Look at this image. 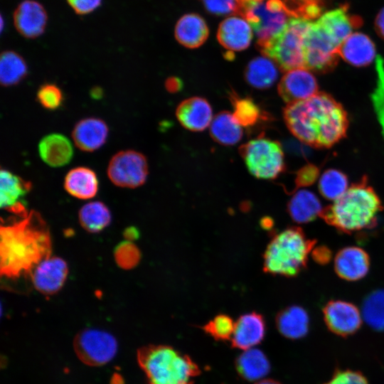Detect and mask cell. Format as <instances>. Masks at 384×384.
<instances>
[{"mask_svg": "<svg viewBox=\"0 0 384 384\" xmlns=\"http://www.w3.org/2000/svg\"><path fill=\"white\" fill-rule=\"evenodd\" d=\"M51 236L39 213L27 216L0 229L1 276L16 279L31 273L41 261L50 257Z\"/></svg>", "mask_w": 384, "mask_h": 384, "instance_id": "obj_1", "label": "cell"}, {"mask_svg": "<svg viewBox=\"0 0 384 384\" xmlns=\"http://www.w3.org/2000/svg\"><path fill=\"white\" fill-rule=\"evenodd\" d=\"M284 119L294 137L317 148H329L337 143L345 137L348 126L343 106L325 92L287 104Z\"/></svg>", "mask_w": 384, "mask_h": 384, "instance_id": "obj_2", "label": "cell"}, {"mask_svg": "<svg viewBox=\"0 0 384 384\" xmlns=\"http://www.w3.org/2000/svg\"><path fill=\"white\" fill-rule=\"evenodd\" d=\"M381 208L378 196L364 178L324 208L321 217L338 230L351 233L373 227Z\"/></svg>", "mask_w": 384, "mask_h": 384, "instance_id": "obj_3", "label": "cell"}, {"mask_svg": "<svg viewBox=\"0 0 384 384\" xmlns=\"http://www.w3.org/2000/svg\"><path fill=\"white\" fill-rule=\"evenodd\" d=\"M137 361L149 384H193L201 373L189 356L167 345L142 347Z\"/></svg>", "mask_w": 384, "mask_h": 384, "instance_id": "obj_4", "label": "cell"}, {"mask_svg": "<svg viewBox=\"0 0 384 384\" xmlns=\"http://www.w3.org/2000/svg\"><path fill=\"white\" fill-rule=\"evenodd\" d=\"M314 244L299 228L279 232L267 245L264 254V271L287 277L297 275L305 267Z\"/></svg>", "mask_w": 384, "mask_h": 384, "instance_id": "obj_5", "label": "cell"}, {"mask_svg": "<svg viewBox=\"0 0 384 384\" xmlns=\"http://www.w3.org/2000/svg\"><path fill=\"white\" fill-rule=\"evenodd\" d=\"M311 23L304 18H291L260 51L272 59L283 71L305 68L304 38Z\"/></svg>", "mask_w": 384, "mask_h": 384, "instance_id": "obj_6", "label": "cell"}, {"mask_svg": "<svg viewBox=\"0 0 384 384\" xmlns=\"http://www.w3.org/2000/svg\"><path fill=\"white\" fill-rule=\"evenodd\" d=\"M240 154L250 173L257 178H276L285 168L281 144L263 135L252 139L240 149Z\"/></svg>", "mask_w": 384, "mask_h": 384, "instance_id": "obj_7", "label": "cell"}, {"mask_svg": "<svg viewBox=\"0 0 384 384\" xmlns=\"http://www.w3.org/2000/svg\"><path fill=\"white\" fill-rule=\"evenodd\" d=\"M339 46L317 23H311L304 38L305 68L317 73L332 70L338 63Z\"/></svg>", "mask_w": 384, "mask_h": 384, "instance_id": "obj_8", "label": "cell"}, {"mask_svg": "<svg viewBox=\"0 0 384 384\" xmlns=\"http://www.w3.org/2000/svg\"><path fill=\"white\" fill-rule=\"evenodd\" d=\"M146 156L132 149L117 152L110 160L107 176L117 186L135 188L142 186L148 176Z\"/></svg>", "mask_w": 384, "mask_h": 384, "instance_id": "obj_9", "label": "cell"}, {"mask_svg": "<svg viewBox=\"0 0 384 384\" xmlns=\"http://www.w3.org/2000/svg\"><path fill=\"white\" fill-rule=\"evenodd\" d=\"M74 349L83 363L98 366L110 362L114 357L117 351V342L107 331L86 329L76 335Z\"/></svg>", "mask_w": 384, "mask_h": 384, "instance_id": "obj_10", "label": "cell"}, {"mask_svg": "<svg viewBox=\"0 0 384 384\" xmlns=\"http://www.w3.org/2000/svg\"><path fill=\"white\" fill-rule=\"evenodd\" d=\"M323 314L329 330L341 337L354 334L362 324L361 311L354 304L348 302L330 301L323 309Z\"/></svg>", "mask_w": 384, "mask_h": 384, "instance_id": "obj_11", "label": "cell"}, {"mask_svg": "<svg viewBox=\"0 0 384 384\" xmlns=\"http://www.w3.org/2000/svg\"><path fill=\"white\" fill-rule=\"evenodd\" d=\"M31 183L11 171L1 169L0 172L1 208L21 218L27 216L25 196L31 189Z\"/></svg>", "mask_w": 384, "mask_h": 384, "instance_id": "obj_12", "label": "cell"}, {"mask_svg": "<svg viewBox=\"0 0 384 384\" xmlns=\"http://www.w3.org/2000/svg\"><path fill=\"white\" fill-rule=\"evenodd\" d=\"M279 96L287 104L305 100L318 92L315 77L306 68L288 70L278 85Z\"/></svg>", "mask_w": 384, "mask_h": 384, "instance_id": "obj_13", "label": "cell"}, {"mask_svg": "<svg viewBox=\"0 0 384 384\" xmlns=\"http://www.w3.org/2000/svg\"><path fill=\"white\" fill-rule=\"evenodd\" d=\"M31 279L36 289L45 295L58 292L68 274L66 262L58 257H50L41 261L32 271Z\"/></svg>", "mask_w": 384, "mask_h": 384, "instance_id": "obj_14", "label": "cell"}, {"mask_svg": "<svg viewBox=\"0 0 384 384\" xmlns=\"http://www.w3.org/2000/svg\"><path fill=\"white\" fill-rule=\"evenodd\" d=\"M48 15L41 4L34 0L21 2L14 13V23L17 31L27 38H35L45 31Z\"/></svg>", "mask_w": 384, "mask_h": 384, "instance_id": "obj_15", "label": "cell"}, {"mask_svg": "<svg viewBox=\"0 0 384 384\" xmlns=\"http://www.w3.org/2000/svg\"><path fill=\"white\" fill-rule=\"evenodd\" d=\"M265 327V319L259 313L252 311L240 316L235 323L232 347L243 351L254 348L263 340Z\"/></svg>", "mask_w": 384, "mask_h": 384, "instance_id": "obj_16", "label": "cell"}, {"mask_svg": "<svg viewBox=\"0 0 384 384\" xmlns=\"http://www.w3.org/2000/svg\"><path fill=\"white\" fill-rule=\"evenodd\" d=\"M108 134L109 128L107 123L100 118L91 117L78 122L71 136L79 149L92 152L105 144Z\"/></svg>", "mask_w": 384, "mask_h": 384, "instance_id": "obj_17", "label": "cell"}, {"mask_svg": "<svg viewBox=\"0 0 384 384\" xmlns=\"http://www.w3.org/2000/svg\"><path fill=\"white\" fill-rule=\"evenodd\" d=\"M176 114L181 124L193 132L204 130L213 120L210 105L201 97H192L182 101L176 108Z\"/></svg>", "mask_w": 384, "mask_h": 384, "instance_id": "obj_18", "label": "cell"}, {"mask_svg": "<svg viewBox=\"0 0 384 384\" xmlns=\"http://www.w3.org/2000/svg\"><path fill=\"white\" fill-rule=\"evenodd\" d=\"M338 46L352 34L354 28L362 25L358 16L348 12L347 6L329 11L324 14L316 21Z\"/></svg>", "mask_w": 384, "mask_h": 384, "instance_id": "obj_19", "label": "cell"}, {"mask_svg": "<svg viewBox=\"0 0 384 384\" xmlns=\"http://www.w3.org/2000/svg\"><path fill=\"white\" fill-rule=\"evenodd\" d=\"M369 257L358 247L341 249L334 259L336 274L343 279L356 281L364 277L369 270Z\"/></svg>", "mask_w": 384, "mask_h": 384, "instance_id": "obj_20", "label": "cell"}, {"mask_svg": "<svg viewBox=\"0 0 384 384\" xmlns=\"http://www.w3.org/2000/svg\"><path fill=\"white\" fill-rule=\"evenodd\" d=\"M250 23L243 18L231 16L219 26L217 38L220 45L230 51H240L250 46L252 32Z\"/></svg>", "mask_w": 384, "mask_h": 384, "instance_id": "obj_21", "label": "cell"}, {"mask_svg": "<svg viewBox=\"0 0 384 384\" xmlns=\"http://www.w3.org/2000/svg\"><path fill=\"white\" fill-rule=\"evenodd\" d=\"M338 55L348 63L363 67L375 58L376 49L373 41L366 34L353 33L340 46Z\"/></svg>", "mask_w": 384, "mask_h": 384, "instance_id": "obj_22", "label": "cell"}, {"mask_svg": "<svg viewBox=\"0 0 384 384\" xmlns=\"http://www.w3.org/2000/svg\"><path fill=\"white\" fill-rule=\"evenodd\" d=\"M42 161L51 167H61L69 164L73 157V147L65 135L52 133L43 137L38 146Z\"/></svg>", "mask_w": 384, "mask_h": 384, "instance_id": "obj_23", "label": "cell"}, {"mask_svg": "<svg viewBox=\"0 0 384 384\" xmlns=\"http://www.w3.org/2000/svg\"><path fill=\"white\" fill-rule=\"evenodd\" d=\"M63 185L70 196L83 200L93 198L99 188L96 173L86 166L70 169L65 176Z\"/></svg>", "mask_w": 384, "mask_h": 384, "instance_id": "obj_24", "label": "cell"}, {"mask_svg": "<svg viewBox=\"0 0 384 384\" xmlns=\"http://www.w3.org/2000/svg\"><path fill=\"white\" fill-rule=\"evenodd\" d=\"M276 326L284 337L291 340L300 339L309 332V316L302 306H290L278 313Z\"/></svg>", "mask_w": 384, "mask_h": 384, "instance_id": "obj_25", "label": "cell"}, {"mask_svg": "<svg viewBox=\"0 0 384 384\" xmlns=\"http://www.w3.org/2000/svg\"><path fill=\"white\" fill-rule=\"evenodd\" d=\"M208 33L203 18L195 14L183 16L175 27L176 39L188 48H196L203 44L208 37Z\"/></svg>", "mask_w": 384, "mask_h": 384, "instance_id": "obj_26", "label": "cell"}, {"mask_svg": "<svg viewBox=\"0 0 384 384\" xmlns=\"http://www.w3.org/2000/svg\"><path fill=\"white\" fill-rule=\"evenodd\" d=\"M238 375L247 381L262 380L270 370V363L266 355L258 348L244 351L235 360Z\"/></svg>", "mask_w": 384, "mask_h": 384, "instance_id": "obj_27", "label": "cell"}, {"mask_svg": "<svg viewBox=\"0 0 384 384\" xmlns=\"http://www.w3.org/2000/svg\"><path fill=\"white\" fill-rule=\"evenodd\" d=\"M287 209L292 219L298 223H309L321 216L324 210L316 195L306 189L299 190L293 195Z\"/></svg>", "mask_w": 384, "mask_h": 384, "instance_id": "obj_28", "label": "cell"}, {"mask_svg": "<svg viewBox=\"0 0 384 384\" xmlns=\"http://www.w3.org/2000/svg\"><path fill=\"white\" fill-rule=\"evenodd\" d=\"M267 56L257 57L251 60L245 70L247 82L257 89L270 87L278 77L277 65Z\"/></svg>", "mask_w": 384, "mask_h": 384, "instance_id": "obj_29", "label": "cell"}, {"mask_svg": "<svg viewBox=\"0 0 384 384\" xmlns=\"http://www.w3.org/2000/svg\"><path fill=\"white\" fill-rule=\"evenodd\" d=\"M210 136L220 144L230 146L237 144L242 137V126L228 111L219 112L213 119L210 127Z\"/></svg>", "mask_w": 384, "mask_h": 384, "instance_id": "obj_30", "label": "cell"}, {"mask_svg": "<svg viewBox=\"0 0 384 384\" xmlns=\"http://www.w3.org/2000/svg\"><path fill=\"white\" fill-rule=\"evenodd\" d=\"M78 219L84 230L91 233H97L110 224L112 215L104 203L92 201L85 204L80 209Z\"/></svg>", "mask_w": 384, "mask_h": 384, "instance_id": "obj_31", "label": "cell"}, {"mask_svg": "<svg viewBox=\"0 0 384 384\" xmlns=\"http://www.w3.org/2000/svg\"><path fill=\"white\" fill-rule=\"evenodd\" d=\"M28 74V66L23 58L14 50H5L0 58V82L4 87L16 85Z\"/></svg>", "mask_w": 384, "mask_h": 384, "instance_id": "obj_32", "label": "cell"}, {"mask_svg": "<svg viewBox=\"0 0 384 384\" xmlns=\"http://www.w3.org/2000/svg\"><path fill=\"white\" fill-rule=\"evenodd\" d=\"M229 99L233 108V114L242 127H250L268 118L267 114L249 97H240L233 90L229 93Z\"/></svg>", "mask_w": 384, "mask_h": 384, "instance_id": "obj_33", "label": "cell"}, {"mask_svg": "<svg viewBox=\"0 0 384 384\" xmlns=\"http://www.w3.org/2000/svg\"><path fill=\"white\" fill-rule=\"evenodd\" d=\"M361 314L365 322L373 329L384 331V289H378L364 299Z\"/></svg>", "mask_w": 384, "mask_h": 384, "instance_id": "obj_34", "label": "cell"}, {"mask_svg": "<svg viewBox=\"0 0 384 384\" xmlns=\"http://www.w3.org/2000/svg\"><path fill=\"white\" fill-rule=\"evenodd\" d=\"M318 187L325 198L335 201L348 190V178L341 171L329 169L320 176Z\"/></svg>", "mask_w": 384, "mask_h": 384, "instance_id": "obj_35", "label": "cell"}, {"mask_svg": "<svg viewBox=\"0 0 384 384\" xmlns=\"http://www.w3.org/2000/svg\"><path fill=\"white\" fill-rule=\"evenodd\" d=\"M235 322L227 314H220L210 320L202 329L215 341L230 340L234 331Z\"/></svg>", "mask_w": 384, "mask_h": 384, "instance_id": "obj_36", "label": "cell"}, {"mask_svg": "<svg viewBox=\"0 0 384 384\" xmlns=\"http://www.w3.org/2000/svg\"><path fill=\"white\" fill-rule=\"evenodd\" d=\"M114 258L120 268L131 270L139 264L141 260V252L133 242L124 240L115 247Z\"/></svg>", "mask_w": 384, "mask_h": 384, "instance_id": "obj_37", "label": "cell"}, {"mask_svg": "<svg viewBox=\"0 0 384 384\" xmlns=\"http://www.w3.org/2000/svg\"><path fill=\"white\" fill-rule=\"evenodd\" d=\"M36 99L44 109L55 110L63 104V94L60 88L56 85L45 83L38 88Z\"/></svg>", "mask_w": 384, "mask_h": 384, "instance_id": "obj_38", "label": "cell"}, {"mask_svg": "<svg viewBox=\"0 0 384 384\" xmlns=\"http://www.w3.org/2000/svg\"><path fill=\"white\" fill-rule=\"evenodd\" d=\"M322 384H370L366 377L360 371L350 369H336L331 378Z\"/></svg>", "mask_w": 384, "mask_h": 384, "instance_id": "obj_39", "label": "cell"}, {"mask_svg": "<svg viewBox=\"0 0 384 384\" xmlns=\"http://www.w3.org/2000/svg\"><path fill=\"white\" fill-rule=\"evenodd\" d=\"M383 65V60L378 56L377 58V68L379 80L373 100L384 134V69Z\"/></svg>", "mask_w": 384, "mask_h": 384, "instance_id": "obj_40", "label": "cell"}, {"mask_svg": "<svg viewBox=\"0 0 384 384\" xmlns=\"http://www.w3.org/2000/svg\"><path fill=\"white\" fill-rule=\"evenodd\" d=\"M203 3L206 9L213 14H238L236 0H203Z\"/></svg>", "mask_w": 384, "mask_h": 384, "instance_id": "obj_41", "label": "cell"}, {"mask_svg": "<svg viewBox=\"0 0 384 384\" xmlns=\"http://www.w3.org/2000/svg\"><path fill=\"white\" fill-rule=\"evenodd\" d=\"M319 176V169L312 164L301 168L296 174L297 187L308 186L313 184Z\"/></svg>", "mask_w": 384, "mask_h": 384, "instance_id": "obj_42", "label": "cell"}, {"mask_svg": "<svg viewBox=\"0 0 384 384\" xmlns=\"http://www.w3.org/2000/svg\"><path fill=\"white\" fill-rule=\"evenodd\" d=\"M68 4L77 14L84 15L98 8L102 0H67Z\"/></svg>", "mask_w": 384, "mask_h": 384, "instance_id": "obj_43", "label": "cell"}, {"mask_svg": "<svg viewBox=\"0 0 384 384\" xmlns=\"http://www.w3.org/2000/svg\"><path fill=\"white\" fill-rule=\"evenodd\" d=\"M314 260L319 263H326L331 259V251L325 247H319L312 251Z\"/></svg>", "mask_w": 384, "mask_h": 384, "instance_id": "obj_44", "label": "cell"}, {"mask_svg": "<svg viewBox=\"0 0 384 384\" xmlns=\"http://www.w3.org/2000/svg\"><path fill=\"white\" fill-rule=\"evenodd\" d=\"M182 87V81L176 77H170L165 82L166 90L171 93L178 92L181 90Z\"/></svg>", "mask_w": 384, "mask_h": 384, "instance_id": "obj_45", "label": "cell"}, {"mask_svg": "<svg viewBox=\"0 0 384 384\" xmlns=\"http://www.w3.org/2000/svg\"><path fill=\"white\" fill-rule=\"evenodd\" d=\"M375 28L379 36L384 39V8L378 12L375 17Z\"/></svg>", "mask_w": 384, "mask_h": 384, "instance_id": "obj_46", "label": "cell"}, {"mask_svg": "<svg viewBox=\"0 0 384 384\" xmlns=\"http://www.w3.org/2000/svg\"><path fill=\"white\" fill-rule=\"evenodd\" d=\"M123 235L126 240L132 242L139 238V231L136 227L129 226L124 230Z\"/></svg>", "mask_w": 384, "mask_h": 384, "instance_id": "obj_47", "label": "cell"}, {"mask_svg": "<svg viewBox=\"0 0 384 384\" xmlns=\"http://www.w3.org/2000/svg\"><path fill=\"white\" fill-rule=\"evenodd\" d=\"M103 95V90L100 87H94L90 90V96L92 98L98 100L102 98Z\"/></svg>", "mask_w": 384, "mask_h": 384, "instance_id": "obj_48", "label": "cell"}, {"mask_svg": "<svg viewBox=\"0 0 384 384\" xmlns=\"http://www.w3.org/2000/svg\"><path fill=\"white\" fill-rule=\"evenodd\" d=\"M124 381L122 378L118 375L114 374L111 380V384H123Z\"/></svg>", "mask_w": 384, "mask_h": 384, "instance_id": "obj_49", "label": "cell"}, {"mask_svg": "<svg viewBox=\"0 0 384 384\" xmlns=\"http://www.w3.org/2000/svg\"><path fill=\"white\" fill-rule=\"evenodd\" d=\"M255 384H282L279 381L273 379H262L257 381Z\"/></svg>", "mask_w": 384, "mask_h": 384, "instance_id": "obj_50", "label": "cell"}, {"mask_svg": "<svg viewBox=\"0 0 384 384\" xmlns=\"http://www.w3.org/2000/svg\"><path fill=\"white\" fill-rule=\"evenodd\" d=\"M299 1L305 2V3L318 2V0H299Z\"/></svg>", "mask_w": 384, "mask_h": 384, "instance_id": "obj_51", "label": "cell"}, {"mask_svg": "<svg viewBox=\"0 0 384 384\" xmlns=\"http://www.w3.org/2000/svg\"><path fill=\"white\" fill-rule=\"evenodd\" d=\"M3 27H4V18L3 17L1 16V30L2 31L3 29Z\"/></svg>", "mask_w": 384, "mask_h": 384, "instance_id": "obj_52", "label": "cell"}]
</instances>
